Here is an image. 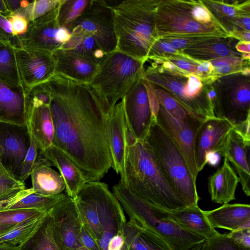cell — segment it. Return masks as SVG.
I'll use <instances>...</instances> for the list:
<instances>
[{
	"label": "cell",
	"mask_w": 250,
	"mask_h": 250,
	"mask_svg": "<svg viewBox=\"0 0 250 250\" xmlns=\"http://www.w3.org/2000/svg\"><path fill=\"white\" fill-rule=\"evenodd\" d=\"M16 225L17 224L0 225V236L10 231L13 228H14Z\"/></svg>",
	"instance_id": "be15d7a7"
},
{
	"label": "cell",
	"mask_w": 250,
	"mask_h": 250,
	"mask_svg": "<svg viewBox=\"0 0 250 250\" xmlns=\"http://www.w3.org/2000/svg\"><path fill=\"white\" fill-rule=\"evenodd\" d=\"M123 182L133 194L154 208L172 211L187 207L168 183L143 140L127 146Z\"/></svg>",
	"instance_id": "7a4b0ae2"
},
{
	"label": "cell",
	"mask_w": 250,
	"mask_h": 250,
	"mask_svg": "<svg viewBox=\"0 0 250 250\" xmlns=\"http://www.w3.org/2000/svg\"><path fill=\"white\" fill-rule=\"evenodd\" d=\"M55 74L88 85L96 75L99 61L74 50L59 49L52 53Z\"/></svg>",
	"instance_id": "9a60e30c"
},
{
	"label": "cell",
	"mask_w": 250,
	"mask_h": 250,
	"mask_svg": "<svg viewBox=\"0 0 250 250\" xmlns=\"http://www.w3.org/2000/svg\"><path fill=\"white\" fill-rule=\"evenodd\" d=\"M106 130L112 159L111 167L120 174V180L125 181L127 146L124 97L106 116Z\"/></svg>",
	"instance_id": "e0dca14e"
},
{
	"label": "cell",
	"mask_w": 250,
	"mask_h": 250,
	"mask_svg": "<svg viewBox=\"0 0 250 250\" xmlns=\"http://www.w3.org/2000/svg\"><path fill=\"white\" fill-rule=\"evenodd\" d=\"M4 1L11 14L19 13L23 9L21 6V0H4Z\"/></svg>",
	"instance_id": "680465c9"
},
{
	"label": "cell",
	"mask_w": 250,
	"mask_h": 250,
	"mask_svg": "<svg viewBox=\"0 0 250 250\" xmlns=\"http://www.w3.org/2000/svg\"><path fill=\"white\" fill-rule=\"evenodd\" d=\"M249 78L237 73L222 76L214 82L217 95L213 108L215 117L228 120L233 126L250 117Z\"/></svg>",
	"instance_id": "9c48e42d"
},
{
	"label": "cell",
	"mask_w": 250,
	"mask_h": 250,
	"mask_svg": "<svg viewBox=\"0 0 250 250\" xmlns=\"http://www.w3.org/2000/svg\"><path fill=\"white\" fill-rule=\"evenodd\" d=\"M25 188L24 183L14 178L0 167V201L13 196Z\"/></svg>",
	"instance_id": "ab89813d"
},
{
	"label": "cell",
	"mask_w": 250,
	"mask_h": 250,
	"mask_svg": "<svg viewBox=\"0 0 250 250\" xmlns=\"http://www.w3.org/2000/svg\"><path fill=\"white\" fill-rule=\"evenodd\" d=\"M14 48L20 78L26 90L46 83L55 75L52 53L24 47Z\"/></svg>",
	"instance_id": "5bb4252c"
},
{
	"label": "cell",
	"mask_w": 250,
	"mask_h": 250,
	"mask_svg": "<svg viewBox=\"0 0 250 250\" xmlns=\"http://www.w3.org/2000/svg\"><path fill=\"white\" fill-rule=\"evenodd\" d=\"M112 192L128 215L129 221L154 232L173 250H189L206 240L162 217L157 208L133 194L122 180L113 186Z\"/></svg>",
	"instance_id": "52a82bcc"
},
{
	"label": "cell",
	"mask_w": 250,
	"mask_h": 250,
	"mask_svg": "<svg viewBox=\"0 0 250 250\" xmlns=\"http://www.w3.org/2000/svg\"><path fill=\"white\" fill-rule=\"evenodd\" d=\"M29 97L31 104L35 106H49L52 100L50 91L46 83L36 86L30 89Z\"/></svg>",
	"instance_id": "f6af8a7d"
},
{
	"label": "cell",
	"mask_w": 250,
	"mask_h": 250,
	"mask_svg": "<svg viewBox=\"0 0 250 250\" xmlns=\"http://www.w3.org/2000/svg\"><path fill=\"white\" fill-rule=\"evenodd\" d=\"M162 217L171 221L185 230L207 239L219 232L212 227L204 210L198 206L172 211L158 209Z\"/></svg>",
	"instance_id": "7402d4cb"
},
{
	"label": "cell",
	"mask_w": 250,
	"mask_h": 250,
	"mask_svg": "<svg viewBox=\"0 0 250 250\" xmlns=\"http://www.w3.org/2000/svg\"><path fill=\"white\" fill-rule=\"evenodd\" d=\"M239 183L237 174L224 158L222 165L208 178V189L212 202L223 205L235 200Z\"/></svg>",
	"instance_id": "4316f807"
},
{
	"label": "cell",
	"mask_w": 250,
	"mask_h": 250,
	"mask_svg": "<svg viewBox=\"0 0 250 250\" xmlns=\"http://www.w3.org/2000/svg\"><path fill=\"white\" fill-rule=\"evenodd\" d=\"M158 0H125L112 7L117 50L145 62L157 39L154 11Z\"/></svg>",
	"instance_id": "277c9868"
},
{
	"label": "cell",
	"mask_w": 250,
	"mask_h": 250,
	"mask_svg": "<svg viewBox=\"0 0 250 250\" xmlns=\"http://www.w3.org/2000/svg\"><path fill=\"white\" fill-rule=\"evenodd\" d=\"M144 63L117 49L99 62L98 72L88 85L105 117L144 78Z\"/></svg>",
	"instance_id": "5b68a950"
},
{
	"label": "cell",
	"mask_w": 250,
	"mask_h": 250,
	"mask_svg": "<svg viewBox=\"0 0 250 250\" xmlns=\"http://www.w3.org/2000/svg\"><path fill=\"white\" fill-rule=\"evenodd\" d=\"M0 250H20L19 246H13L6 243H0Z\"/></svg>",
	"instance_id": "e7e4bbea"
},
{
	"label": "cell",
	"mask_w": 250,
	"mask_h": 250,
	"mask_svg": "<svg viewBox=\"0 0 250 250\" xmlns=\"http://www.w3.org/2000/svg\"><path fill=\"white\" fill-rule=\"evenodd\" d=\"M213 228L233 231L250 228V206L246 204H226L216 209L204 211Z\"/></svg>",
	"instance_id": "603a6c76"
},
{
	"label": "cell",
	"mask_w": 250,
	"mask_h": 250,
	"mask_svg": "<svg viewBox=\"0 0 250 250\" xmlns=\"http://www.w3.org/2000/svg\"><path fill=\"white\" fill-rule=\"evenodd\" d=\"M61 0H33L30 2L26 8L19 13L25 16L29 22L42 17L55 9L60 4Z\"/></svg>",
	"instance_id": "74e56055"
},
{
	"label": "cell",
	"mask_w": 250,
	"mask_h": 250,
	"mask_svg": "<svg viewBox=\"0 0 250 250\" xmlns=\"http://www.w3.org/2000/svg\"><path fill=\"white\" fill-rule=\"evenodd\" d=\"M125 240L123 233L118 234L111 239L107 250H124Z\"/></svg>",
	"instance_id": "11a10c76"
},
{
	"label": "cell",
	"mask_w": 250,
	"mask_h": 250,
	"mask_svg": "<svg viewBox=\"0 0 250 250\" xmlns=\"http://www.w3.org/2000/svg\"><path fill=\"white\" fill-rule=\"evenodd\" d=\"M19 247L20 250H59L54 239L49 211L34 232Z\"/></svg>",
	"instance_id": "1f68e13d"
},
{
	"label": "cell",
	"mask_w": 250,
	"mask_h": 250,
	"mask_svg": "<svg viewBox=\"0 0 250 250\" xmlns=\"http://www.w3.org/2000/svg\"><path fill=\"white\" fill-rule=\"evenodd\" d=\"M247 60L241 57L229 56L209 61L214 68L215 73L219 77L240 73L247 66Z\"/></svg>",
	"instance_id": "d590c367"
},
{
	"label": "cell",
	"mask_w": 250,
	"mask_h": 250,
	"mask_svg": "<svg viewBox=\"0 0 250 250\" xmlns=\"http://www.w3.org/2000/svg\"><path fill=\"white\" fill-rule=\"evenodd\" d=\"M240 73L245 76L250 77V69L249 66H247L243 68Z\"/></svg>",
	"instance_id": "03108f58"
},
{
	"label": "cell",
	"mask_w": 250,
	"mask_h": 250,
	"mask_svg": "<svg viewBox=\"0 0 250 250\" xmlns=\"http://www.w3.org/2000/svg\"><path fill=\"white\" fill-rule=\"evenodd\" d=\"M233 125L228 120L217 117L208 119L201 123L195 137L194 152L199 172L206 165L207 152L219 150Z\"/></svg>",
	"instance_id": "d6986e66"
},
{
	"label": "cell",
	"mask_w": 250,
	"mask_h": 250,
	"mask_svg": "<svg viewBox=\"0 0 250 250\" xmlns=\"http://www.w3.org/2000/svg\"><path fill=\"white\" fill-rule=\"evenodd\" d=\"M14 36L22 35L27 31L29 21L25 16L20 13L11 14L8 18Z\"/></svg>",
	"instance_id": "681fc988"
},
{
	"label": "cell",
	"mask_w": 250,
	"mask_h": 250,
	"mask_svg": "<svg viewBox=\"0 0 250 250\" xmlns=\"http://www.w3.org/2000/svg\"><path fill=\"white\" fill-rule=\"evenodd\" d=\"M29 91L0 80V122L26 125L30 106Z\"/></svg>",
	"instance_id": "44dd1931"
},
{
	"label": "cell",
	"mask_w": 250,
	"mask_h": 250,
	"mask_svg": "<svg viewBox=\"0 0 250 250\" xmlns=\"http://www.w3.org/2000/svg\"><path fill=\"white\" fill-rule=\"evenodd\" d=\"M163 60L169 61L181 70L194 74L201 79V75L197 70V66L200 61L194 60L187 56H174Z\"/></svg>",
	"instance_id": "7dc6e473"
},
{
	"label": "cell",
	"mask_w": 250,
	"mask_h": 250,
	"mask_svg": "<svg viewBox=\"0 0 250 250\" xmlns=\"http://www.w3.org/2000/svg\"><path fill=\"white\" fill-rule=\"evenodd\" d=\"M250 42L239 41L235 45V49L241 54H250Z\"/></svg>",
	"instance_id": "94428289"
},
{
	"label": "cell",
	"mask_w": 250,
	"mask_h": 250,
	"mask_svg": "<svg viewBox=\"0 0 250 250\" xmlns=\"http://www.w3.org/2000/svg\"><path fill=\"white\" fill-rule=\"evenodd\" d=\"M229 37L238 40L239 41H250V33L247 31H234L229 34Z\"/></svg>",
	"instance_id": "91938a15"
},
{
	"label": "cell",
	"mask_w": 250,
	"mask_h": 250,
	"mask_svg": "<svg viewBox=\"0 0 250 250\" xmlns=\"http://www.w3.org/2000/svg\"><path fill=\"white\" fill-rule=\"evenodd\" d=\"M250 143L247 142L233 129L221 146L219 153L230 162L237 174L244 193L250 196Z\"/></svg>",
	"instance_id": "ffe728a7"
},
{
	"label": "cell",
	"mask_w": 250,
	"mask_h": 250,
	"mask_svg": "<svg viewBox=\"0 0 250 250\" xmlns=\"http://www.w3.org/2000/svg\"><path fill=\"white\" fill-rule=\"evenodd\" d=\"M47 212L17 224L14 228L0 236V243L20 246L36 230Z\"/></svg>",
	"instance_id": "836d02e7"
},
{
	"label": "cell",
	"mask_w": 250,
	"mask_h": 250,
	"mask_svg": "<svg viewBox=\"0 0 250 250\" xmlns=\"http://www.w3.org/2000/svg\"><path fill=\"white\" fill-rule=\"evenodd\" d=\"M68 196L65 193L45 196L35 192L32 188H24L13 196L0 201V211L36 209L47 212Z\"/></svg>",
	"instance_id": "484cf974"
},
{
	"label": "cell",
	"mask_w": 250,
	"mask_h": 250,
	"mask_svg": "<svg viewBox=\"0 0 250 250\" xmlns=\"http://www.w3.org/2000/svg\"><path fill=\"white\" fill-rule=\"evenodd\" d=\"M142 81L147 93L152 119H156L160 105L155 95L154 86L153 84L146 78L145 75L144 78L142 79Z\"/></svg>",
	"instance_id": "f907efd6"
},
{
	"label": "cell",
	"mask_w": 250,
	"mask_h": 250,
	"mask_svg": "<svg viewBox=\"0 0 250 250\" xmlns=\"http://www.w3.org/2000/svg\"><path fill=\"white\" fill-rule=\"evenodd\" d=\"M186 57L181 51L177 49L169 43L160 39H157L151 46L147 59L157 57L166 59L171 57Z\"/></svg>",
	"instance_id": "7bdbcfd3"
},
{
	"label": "cell",
	"mask_w": 250,
	"mask_h": 250,
	"mask_svg": "<svg viewBox=\"0 0 250 250\" xmlns=\"http://www.w3.org/2000/svg\"><path fill=\"white\" fill-rule=\"evenodd\" d=\"M153 86L160 104L169 113L174 117L182 120L188 121L194 118L188 113L170 94L162 89L155 88L154 86Z\"/></svg>",
	"instance_id": "8d00e7d4"
},
{
	"label": "cell",
	"mask_w": 250,
	"mask_h": 250,
	"mask_svg": "<svg viewBox=\"0 0 250 250\" xmlns=\"http://www.w3.org/2000/svg\"><path fill=\"white\" fill-rule=\"evenodd\" d=\"M213 18L227 31L230 33L236 30V21L238 18L249 16L250 0L239 3V1H202Z\"/></svg>",
	"instance_id": "4dcf8cb0"
},
{
	"label": "cell",
	"mask_w": 250,
	"mask_h": 250,
	"mask_svg": "<svg viewBox=\"0 0 250 250\" xmlns=\"http://www.w3.org/2000/svg\"><path fill=\"white\" fill-rule=\"evenodd\" d=\"M201 250H248L234 243L227 233L218 234L206 239L201 245Z\"/></svg>",
	"instance_id": "b9f144b4"
},
{
	"label": "cell",
	"mask_w": 250,
	"mask_h": 250,
	"mask_svg": "<svg viewBox=\"0 0 250 250\" xmlns=\"http://www.w3.org/2000/svg\"><path fill=\"white\" fill-rule=\"evenodd\" d=\"M233 129L247 142L250 143V117L233 126Z\"/></svg>",
	"instance_id": "db71d44e"
},
{
	"label": "cell",
	"mask_w": 250,
	"mask_h": 250,
	"mask_svg": "<svg viewBox=\"0 0 250 250\" xmlns=\"http://www.w3.org/2000/svg\"><path fill=\"white\" fill-rule=\"evenodd\" d=\"M202 244L198 245L194 247L193 248H192V249H191L189 250H201V247Z\"/></svg>",
	"instance_id": "003e7915"
},
{
	"label": "cell",
	"mask_w": 250,
	"mask_h": 250,
	"mask_svg": "<svg viewBox=\"0 0 250 250\" xmlns=\"http://www.w3.org/2000/svg\"><path fill=\"white\" fill-rule=\"evenodd\" d=\"M15 38L8 19L0 13V40L10 42L12 44Z\"/></svg>",
	"instance_id": "816d5d0a"
},
{
	"label": "cell",
	"mask_w": 250,
	"mask_h": 250,
	"mask_svg": "<svg viewBox=\"0 0 250 250\" xmlns=\"http://www.w3.org/2000/svg\"><path fill=\"white\" fill-rule=\"evenodd\" d=\"M90 2L86 0H62L58 15L60 26L67 28L86 9Z\"/></svg>",
	"instance_id": "e575fe53"
},
{
	"label": "cell",
	"mask_w": 250,
	"mask_h": 250,
	"mask_svg": "<svg viewBox=\"0 0 250 250\" xmlns=\"http://www.w3.org/2000/svg\"><path fill=\"white\" fill-rule=\"evenodd\" d=\"M218 37L225 36L214 35H188L167 36L158 39L166 42L181 51L193 45Z\"/></svg>",
	"instance_id": "f35d334b"
},
{
	"label": "cell",
	"mask_w": 250,
	"mask_h": 250,
	"mask_svg": "<svg viewBox=\"0 0 250 250\" xmlns=\"http://www.w3.org/2000/svg\"><path fill=\"white\" fill-rule=\"evenodd\" d=\"M221 157V154L216 151H210L207 152L205 156L206 165L208 164L213 167L218 166L220 162Z\"/></svg>",
	"instance_id": "9f6ffc18"
},
{
	"label": "cell",
	"mask_w": 250,
	"mask_h": 250,
	"mask_svg": "<svg viewBox=\"0 0 250 250\" xmlns=\"http://www.w3.org/2000/svg\"><path fill=\"white\" fill-rule=\"evenodd\" d=\"M31 141L26 125L0 122V167L19 181Z\"/></svg>",
	"instance_id": "8fae6325"
},
{
	"label": "cell",
	"mask_w": 250,
	"mask_h": 250,
	"mask_svg": "<svg viewBox=\"0 0 250 250\" xmlns=\"http://www.w3.org/2000/svg\"><path fill=\"white\" fill-rule=\"evenodd\" d=\"M156 120L180 150L193 178L196 181L199 171L195 157V137L196 130L202 122L195 118L188 121L178 119L161 105Z\"/></svg>",
	"instance_id": "7c38bea8"
},
{
	"label": "cell",
	"mask_w": 250,
	"mask_h": 250,
	"mask_svg": "<svg viewBox=\"0 0 250 250\" xmlns=\"http://www.w3.org/2000/svg\"><path fill=\"white\" fill-rule=\"evenodd\" d=\"M190 12L193 19L200 23L208 24L218 22L203 4L202 1H192Z\"/></svg>",
	"instance_id": "bcb514c9"
},
{
	"label": "cell",
	"mask_w": 250,
	"mask_h": 250,
	"mask_svg": "<svg viewBox=\"0 0 250 250\" xmlns=\"http://www.w3.org/2000/svg\"><path fill=\"white\" fill-rule=\"evenodd\" d=\"M231 37H218L193 45L182 50V52L190 59L197 61H209L219 58L235 56L241 57L232 45Z\"/></svg>",
	"instance_id": "f1b7e54d"
},
{
	"label": "cell",
	"mask_w": 250,
	"mask_h": 250,
	"mask_svg": "<svg viewBox=\"0 0 250 250\" xmlns=\"http://www.w3.org/2000/svg\"><path fill=\"white\" fill-rule=\"evenodd\" d=\"M71 36L86 34L105 54L117 49L112 6L105 1L90 0L86 9L67 27Z\"/></svg>",
	"instance_id": "30bf717a"
},
{
	"label": "cell",
	"mask_w": 250,
	"mask_h": 250,
	"mask_svg": "<svg viewBox=\"0 0 250 250\" xmlns=\"http://www.w3.org/2000/svg\"><path fill=\"white\" fill-rule=\"evenodd\" d=\"M82 222L99 244L107 250L114 235L123 233L127 222L124 210L108 185L87 182L73 199Z\"/></svg>",
	"instance_id": "3957f363"
},
{
	"label": "cell",
	"mask_w": 250,
	"mask_h": 250,
	"mask_svg": "<svg viewBox=\"0 0 250 250\" xmlns=\"http://www.w3.org/2000/svg\"><path fill=\"white\" fill-rule=\"evenodd\" d=\"M191 1L158 0L154 14L157 39L167 36L188 35L229 37L227 31L218 22L204 24L195 21L190 12Z\"/></svg>",
	"instance_id": "ba28073f"
},
{
	"label": "cell",
	"mask_w": 250,
	"mask_h": 250,
	"mask_svg": "<svg viewBox=\"0 0 250 250\" xmlns=\"http://www.w3.org/2000/svg\"><path fill=\"white\" fill-rule=\"evenodd\" d=\"M55 134L53 146L67 155L87 182L99 181L112 167L106 117L88 85L55 74L46 83Z\"/></svg>",
	"instance_id": "6da1fadb"
},
{
	"label": "cell",
	"mask_w": 250,
	"mask_h": 250,
	"mask_svg": "<svg viewBox=\"0 0 250 250\" xmlns=\"http://www.w3.org/2000/svg\"><path fill=\"white\" fill-rule=\"evenodd\" d=\"M0 13L7 18L11 15V13L8 10L4 0H0Z\"/></svg>",
	"instance_id": "6125c7cd"
},
{
	"label": "cell",
	"mask_w": 250,
	"mask_h": 250,
	"mask_svg": "<svg viewBox=\"0 0 250 250\" xmlns=\"http://www.w3.org/2000/svg\"><path fill=\"white\" fill-rule=\"evenodd\" d=\"M144 142L178 197L187 207L198 206L200 199L193 178L180 150L168 135L152 119Z\"/></svg>",
	"instance_id": "8992f818"
},
{
	"label": "cell",
	"mask_w": 250,
	"mask_h": 250,
	"mask_svg": "<svg viewBox=\"0 0 250 250\" xmlns=\"http://www.w3.org/2000/svg\"><path fill=\"white\" fill-rule=\"evenodd\" d=\"M228 237L238 246L250 250V228H245L230 231Z\"/></svg>",
	"instance_id": "c3c4849f"
},
{
	"label": "cell",
	"mask_w": 250,
	"mask_h": 250,
	"mask_svg": "<svg viewBox=\"0 0 250 250\" xmlns=\"http://www.w3.org/2000/svg\"><path fill=\"white\" fill-rule=\"evenodd\" d=\"M71 35L67 28L60 27L58 30L56 39L62 45L67 42L71 38Z\"/></svg>",
	"instance_id": "6f0895ef"
},
{
	"label": "cell",
	"mask_w": 250,
	"mask_h": 250,
	"mask_svg": "<svg viewBox=\"0 0 250 250\" xmlns=\"http://www.w3.org/2000/svg\"><path fill=\"white\" fill-rule=\"evenodd\" d=\"M0 80L13 86H23L19 74L15 48L10 42L1 40H0Z\"/></svg>",
	"instance_id": "d6a6232c"
},
{
	"label": "cell",
	"mask_w": 250,
	"mask_h": 250,
	"mask_svg": "<svg viewBox=\"0 0 250 250\" xmlns=\"http://www.w3.org/2000/svg\"><path fill=\"white\" fill-rule=\"evenodd\" d=\"M123 233L125 240L124 250H173L154 232L129 220L124 225Z\"/></svg>",
	"instance_id": "f546056e"
},
{
	"label": "cell",
	"mask_w": 250,
	"mask_h": 250,
	"mask_svg": "<svg viewBox=\"0 0 250 250\" xmlns=\"http://www.w3.org/2000/svg\"><path fill=\"white\" fill-rule=\"evenodd\" d=\"M60 4L42 17L29 22L25 33L17 36L19 47L39 49L51 53L61 48L62 45L56 39L57 31L61 27L58 21Z\"/></svg>",
	"instance_id": "2e32d148"
},
{
	"label": "cell",
	"mask_w": 250,
	"mask_h": 250,
	"mask_svg": "<svg viewBox=\"0 0 250 250\" xmlns=\"http://www.w3.org/2000/svg\"><path fill=\"white\" fill-rule=\"evenodd\" d=\"M26 125L31 137L41 150L43 151L53 146L55 130L49 106H35L31 104L27 113Z\"/></svg>",
	"instance_id": "cb8c5ba5"
},
{
	"label": "cell",
	"mask_w": 250,
	"mask_h": 250,
	"mask_svg": "<svg viewBox=\"0 0 250 250\" xmlns=\"http://www.w3.org/2000/svg\"><path fill=\"white\" fill-rule=\"evenodd\" d=\"M49 212L54 239L59 250H87L81 242L83 223L73 199L67 197Z\"/></svg>",
	"instance_id": "4fadbf2b"
},
{
	"label": "cell",
	"mask_w": 250,
	"mask_h": 250,
	"mask_svg": "<svg viewBox=\"0 0 250 250\" xmlns=\"http://www.w3.org/2000/svg\"><path fill=\"white\" fill-rule=\"evenodd\" d=\"M125 113L127 127L138 141L146 137L152 123V116L146 88L142 79L126 93Z\"/></svg>",
	"instance_id": "ac0fdd59"
},
{
	"label": "cell",
	"mask_w": 250,
	"mask_h": 250,
	"mask_svg": "<svg viewBox=\"0 0 250 250\" xmlns=\"http://www.w3.org/2000/svg\"><path fill=\"white\" fill-rule=\"evenodd\" d=\"M43 152L52 165L58 169L65 185L66 194L74 199L87 183L81 171L67 155L54 146Z\"/></svg>",
	"instance_id": "83f0119b"
},
{
	"label": "cell",
	"mask_w": 250,
	"mask_h": 250,
	"mask_svg": "<svg viewBox=\"0 0 250 250\" xmlns=\"http://www.w3.org/2000/svg\"><path fill=\"white\" fill-rule=\"evenodd\" d=\"M51 166V162L40 149L30 175L32 188L35 192L52 196L62 193L65 189V185L61 175L52 169Z\"/></svg>",
	"instance_id": "d4e9b609"
},
{
	"label": "cell",
	"mask_w": 250,
	"mask_h": 250,
	"mask_svg": "<svg viewBox=\"0 0 250 250\" xmlns=\"http://www.w3.org/2000/svg\"><path fill=\"white\" fill-rule=\"evenodd\" d=\"M80 237L82 245L86 250H102L99 244L83 224L81 227Z\"/></svg>",
	"instance_id": "f5cc1de1"
},
{
	"label": "cell",
	"mask_w": 250,
	"mask_h": 250,
	"mask_svg": "<svg viewBox=\"0 0 250 250\" xmlns=\"http://www.w3.org/2000/svg\"><path fill=\"white\" fill-rule=\"evenodd\" d=\"M44 212L36 209H14L0 211V225L17 224Z\"/></svg>",
	"instance_id": "60d3db41"
},
{
	"label": "cell",
	"mask_w": 250,
	"mask_h": 250,
	"mask_svg": "<svg viewBox=\"0 0 250 250\" xmlns=\"http://www.w3.org/2000/svg\"><path fill=\"white\" fill-rule=\"evenodd\" d=\"M39 151L40 149L31 137V144L23 161L20 173V181L24 183L30 176L33 167L37 159Z\"/></svg>",
	"instance_id": "ee69618b"
}]
</instances>
